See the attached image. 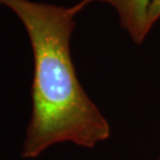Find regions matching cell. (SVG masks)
Returning <instances> with one entry per match:
<instances>
[{
	"label": "cell",
	"instance_id": "1",
	"mask_svg": "<svg viewBox=\"0 0 160 160\" xmlns=\"http://www.w3.org/2000/svg\"><path fill=\"white\" fill-rule=\"evenodd\" d=\"M22 22L33 53L32 114L22 157L71 142L92 149L111 135V126L77 76L70 38L77 13L71 8L30 0H0Z\"/></svg>",
	"mask_w": 160,
	"mask_h": 160
},
{
	"label": "cell",
	"instance_id": "2",
	"mask_svg": "<svg viewBox=\"0 0 160 160\" xmlns=\"http://www.w3.org/2000/svg\"><path fill=\"white\" fill-rule=\"evenodd\" d=\"M94 2L107 3L113 8L119 17L120 25L132 42L142 45L151 31L148 23V13L152 0H81L71 6L78 13L83 11L88 4Z\"/></svg>",
	"mask_w": 160,
	"mask_h": 160
},
{
	"label": "cell",
	"instance_id": "3",
	"mask_svg": "<svg viewBox=\"0 0 160 160\" xmlns=\"http://www.w3.org/2000/svg\"><path fill=\"white\" fill-rule=\"evenodd\" d=\"M160 19V0H152L148 13V23L150 29L153 28L155 23Z\"/></svg>",
	"mask_w": 160,
	"mask_h": 160
},
{
	"label": "cell",
	"instance_id": "4",
	"mask_svg": "<svg viewBox=\"0 0 160 160\" xmlns=\"http://www.w3.org/2000/svg\"><path fill=\"white\" fill-rule=\"evenodd\" d=\"M156 160H160V157H159V158H157V159H156Z\"/></svg>",
	"mask_w": 160,
	"mask_h": 160
}]
</instances>
